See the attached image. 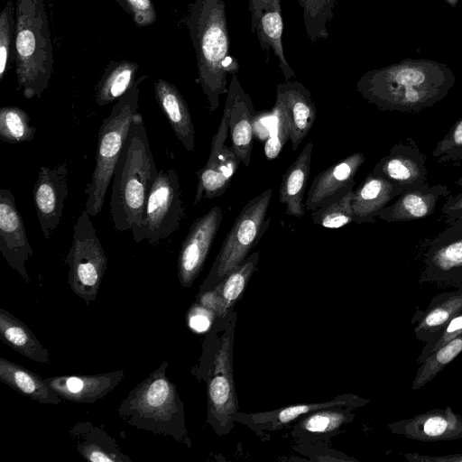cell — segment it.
<instances>
[{
    "label": "cell",
    "instance_id": "cell-2",
    "mask_svg": "<svg viewBox=\"0 0 462 462\" xmlns=\"http://www.w3.org/2000/svg\"><path fill=\"white\" fill-rule=\"evenodd\" d=\"M142 115L137 112L113 173L110 216L117 232L141 226L149 190L157 176Z\"/></svg>",
    "mask_w": 462,
    "mask_h": 462
},
{
    "label": "cell",
    "instance_id": "cell-25",
    "mask_svg": "<svg viewBox=\"0 0 462 462\" xmlns=\"http://www.w3.org/2000/svg\"><path fill=\"white\" fill-rule=\"evenodd\" d=\"M368 402L369 400L363 399L352 393H347L339 395L328 402L297 404L282 407L274 411L251 414H238L239 417L235 416V419L243 421L244 423H247L250 426H255L262 429L276 430L281 426H283L297 419L299 416L310 411H316L318 410L328 408H354L364 406Z\"/></svg>",
    "mask_w": 462,
    "mask_h": 462
},
{
    "label": "cell",
    "instance_id": "cell-37",
    "mask_svg": "<svg viewBox=\"0 0 462 462\" xmlns=\"http://www.w3.org/2000/svg\"><path fill=\"white\" fill-rule=\"evenodd\" d=\"M353 196L354 189H351L339 199L313 210L310 215L312 222L315 225L330 229H337L354 222Z\"/></svg>",
    "mask_w": 462,
    "mask_h": 462
},
{
    "label": "cell",
    "instance_id": "cell-18",
    "mask_svg": "<svg viewBox=\"0 0 462 462\" xmlns=\"http://www.w3.org/2000/svg\"><path fill=\"white\" fill-rule=\"evenodd\" d=\"M365 162L364 153L355 152L319 172L310 187L305 208L313 211L353 189L355 176Z\"/></svg>",
    "mask_w": 462,
    "mask_h": 462
},
{
    "label": "cell",
    "instance_id": "cell-30",
    "mask_svg": "<svg viewBox=\"0 0 462 462\" xmlns=\"http://www.w3.org/2000/svg\"><path fill=\"white\" fill-rule=\"evenodd\" d=\"M139 64L128 60L110 61L96 87L94 100L103 106L117 101L135 83Z\"/></svg>",
    "mask_w": 462,
    "mask_h": 462
},
{
    "label": "cell",
    "instance_id": "cell-44",
    "mask_svg": "<svg viewBox=\"0 0 462 462\" xmlns=\"http://www.w3.org/2000/svg\"><path fill=\"white\" fill-rule=\"evenodd\" d=\"M456 185L461 188L460 191L455 195L449 194L441 208L448 225L462 217V176L456 181Z\"/></svg>",
    "mask_w": 462,
    "mask_h": 462
},
{
    "label": "cell",
    "instance_id": "cell-16",
    "mask_svg": "<svg viewBox=\"0 0 462 462\" xmlns=\"http://www.w3.org/2000/svg\"><path fill=\"white\" fill-rule=\"evenodd\" d=\"M0 252L7 263L29 282L25 263L33 251L15 198L7 189H0Z\"/></svg>",
    "mask_w": 462,
    "mask_h": 462
},
{
    "label": "cell",
    "instance_id": "cell-46",
    "mask_svg": "<svg viewBox=\"0 0 462 462\" xmlns=\"http://www.w3.org/2000/svg\"><path fill=\"white\" fill-rule=\"evenodd\" d=\"M403 456L411 462H462V454L430 456L416 453H405Z\"/></svg>",
    "mask_w": 462,
    "mask_h": 462
},
{
    "label": "cell",
    "instance_id": "cell-28",
    "mask_svg": "<svg viewBox=\"0 0 462 462\" xmlns=\"http://www.w3.org/2000/svg\"><path fill=\"white\" fill-rule=\"evenodd\" d=\"M313 148V143H308L282 175L279 201L285 206L286 215L300 217L305 214L303 199L310 173Z\"/></svg>",
    "mask_w": 462,
    "mask_h": 462
},
{
    "label": "cell",
    "instance_id": "cell-32",
    "mask_svg": "<svg viewBox=\"0 0 462 462\" xmlns=\"http://www.w3.org/2000/svg\"><path fill=\"white\" fill-rule=\"evenodd\" d=\"M72 431L80 435L82 441H79L78 449L85 459L92 462L129 460L119 452L115 441L98 428L84 423L76 425Z\"/></svg>",
    "mask_w": 462,
    "mask_h": 462
},
{
    "label": "cell",
    "instance_id": "cell-7",
    "mask_svg": "<svg viewBox=\"0 0 462 462\" xmlns=\"http://www.w3.org/2000/svg\"><path fill=\"white\" fill-rule=\"evenodd\" d=\"M272 196L273 189H268L244 206L226 236L208 280L221 281L248 257L271 224L266 215Z\"/></svg>",
    "mask_w": 462,
    "mask_h": 462
},
{
    "label": "cell",
    "instance_id": "cell-42",
    "mask_svg": "<svg viewBox=\"0 0 462 462\" xmlns=\"http://www.w3.org/2000/svg\"><path fill=\"white\" fill-rule=\"evenodd\" d=\"M461 333L462 312L452 318L437 334H435L429 341L425 342V345L417 358V363L421 364L426 358Z\"/></svg>",
    "mask_w": 462,
    "mask_h": 462
},
{
    "label": "cell",
    "instance_id": "cell-12",
    "mask_svg": "<svg viewBox=\"0 0 462 462\" xmlns=\"http://www.w3.org/2000/svg\"><path fill=\"white\" fill-rule=\"evenodd\" d=\"M222 217L221 207L215 206L190 226L178 257V277L182 286L189 287L200 273Z\"/></svg>",
    "mask_w": 462,
    "mask_h": 462
},
{
    "label": "cell",
    "instance_id": "cell-29",
    "mask_svg": "<svg viewBox=\"0 0 462 462\" xmlns=\"http://www.w3.org/2000/svg\"><path fill=\"white\" fill-rule=\"evenodd\" d=\"M0 380L19 393L40 403L57 405L61 398L38 374L4 357L0 358Z\"/></svg>",
    "mask_w": 462,
    "mask_h": 462
},
{
    "label": "cell",
    "instance_id": "cell-10",
    "mask_svg": "<svg viewBox=\"0 0 462 462\" xmlns=\"http://www.w3.org/2000/svg\"><path fill=\"white\" fill-rule=\"evenodd\" d=\"M230 103L226 99L219 126L212 137L206 164L197 172L198 184L193 204L201 199L218 198L229 188L239 163V157L226 144L229 131Z\"/></svg>",
    "mask_w": 462,
    "mask_h": 462
},
{
    "label": "cell",
    "instance_id": "cell-40",
    "mask_svg": "<svg viewBox=\"0 0 462 462\" xmlns=\"http://www.w3.org/2000/svg\"><path fill=\"white\" fill-rule=\"evenodd\" d=\"M14 24L15 7L13 1L8 0L0 14V81L8 69Z\"/></svg>",
    "mask_w": 462,
    "mask_h": 462
},
{
    "label": "cell",
    "instance_id": "cell-23",
    "mask_svg": "<svg viewBox=\"0 0 462 462\" xmlns=\"http://www.w3.org/2000/svg\"><path fill=\"white\" fill-rule=\"evenodd\" d=\"M119 370L97 375L55 376L44 379L60 398L80 403H94L110 393L124 378Z\"/></svg>",
    "mask_w": 462,
    "mask_h": 462
},
{
    "label": "cell",
    "instance_id": "cell-3",
    "mask_svg": "<svg viewBox=\"0 0 462 462\" xmlns=\"http://www.w3.org/2000/svg\"><path fill=\"white\" fill-rule=\"evenodd\" d=\"M14 58L18 88L40 97L53 72V48L44 0H16Z\"/></svg>",
    "mask_w": 462,
    "mask_h": 462
},
{
    "label": "cell",
    "instance_id": "cell-31",
    "mask_svg": "<svg viewBox=\"0 0 462 462\" xmlns=\"http://www.w3.org/2000/svg\"><path fill=\"white\" fill-rule=\"evenodd\" d=\"M0 337L21 355L33 361L51 364L47 349L27 326L3 309H0Z\"/></svg>",
    "mask_w": 462,
    "mask_h": 462
},
{
    "label": "cell",
    "instance_id": "cell-14",
    "mask_svg": "<svg viewBox=\"0 0 462 462\" xmlns=\"http://www.w3.org/2000/svg\"><path fill=\"white\" fill-rule=\"evenodd\" d=\"M426 161L415 141L406 137L379 160L372 172L393 182L402 194L428 183Z\"/></svg>",
    "mask_w": 462,
    "mask_h": 462
},
{
    "label": "cell",
    "instance_id": "cell-34",
    "mask_svg": "<svg viewBox=\"0 0 462 462\" xmlns=\"http://www.w3.org/2000/svg\"><path fill=\"white\" fill-rule=\"evenodd\" d=\"M337 0H299L308 38L312 43L328 38V24L334 16Z\"/></svg>",
    "mask_w": 462,
    "mask_h": 462
},
{
    "label": "cell",
    "instance_id": "cell-47",
    "mask_svg": "<svg viewBox=\"0 0 462 462\" xmlns=\"http://www.w3.org/2000/svg\"><path fill=\"white\" fill-rule=\"evenodd\" d=\"M200 303L205 308L213 311L216 315L220 317L221 313V300L218 291L214 288L211 291H206L200 297Z\"/></svg>",
    "mask_w": 462,
    "mask_h": 462
},
{
    "label": "cell",
    "instance_id": "cell-11",
    "mask_svg": "<svg viewBox=\"0 0 462 462\" xmlns=\"http://www.w3.org/2000/svg\"><path fill=\"white\" fill-rule=\"evenodd\" d=\"M462 286V217L429 241L419 283Z\"/></svg>",
    "mask_w": 462,
    "mask_h": 462
},
{
    "label": "cell",
    "instance_id": "cell-41",
    "mask_svg": "<svg viewBox=\"0 0 462 462\" xmlns=\"http://www.w3.org/2000/svg\"><path fill=\"white\" fill-rule=\"evenodd\" d=\"M272 112L275 128L264 145V152L268 160L274 159L290 138L289 122L283 106L279 100H275Z\"/></svg>",
    "mask_w": 462,
    "mask_h": 462
},
{
    "label": "cell",
    "instance_id": "cell-43",
    "mask_svg": "<svg viewBox=\"0 0 462 462\" xmlns=\"http://www.w3.org/2000/svg\"><path fill=\"white\" fill-rule=\"evenodd\" d=\"M116 1L132 17L138 27H146L156 22L157 14L152 0Z\"/></svg>",
    "mask_w": 462,
    "mask_h": 462
},
{
    "label": "cell",
    "instance_id": "cell-4",
    "mask_svg": "<svg viewBox=\"0 0 462 462\" xmlns=\"http://www.w3.org/2000/svg\"><path fill=\"white\" fill-rule=\"evenodd\" d=\"M448 80L430 78L416 68L370 71L356 84L360 95L381 111L418 114L442 99Z\"/></svg>",
    "mask_w": 462,
    "mask_h": 462
},
{
    "label": "cell",
    "instance_id": "cell-35",
    "mask_svg": "<svg viewBox=\"0 0 462 462\" xmlns=\"http://www.w3.org/2000/svg\"><path fill=\"white\" fill-rule=\"evenodd\" d=\"M462 352V333L420 364L411 389L420 390L436 377Z\"/></svg>",
    "mask_w": 462,
    "mask_h": 462
},
{
    "label": "cell",
    "instance_id": "cell-15",
    "mask_svg": "<svg viewBox=\"0 0 462 462\" xmlns=\"http://www.w3.org/2000/svg\"><path fill=\"white\" fill-rule=\"evenodd\" d=\"M232 329L226 331L216 353L214 371L208 382V411L211 417L222 428L235 418L237 399L233 378Z\"/></svg>",
    "mask_w": 462,
    "mask_h": 462
},
{
    "label": "cell",
    "instance_id": "cell-27",
    "mask_svg": "<svg viewBox=\"0 0 462 462\" xmlns=\"http://www.w3.org/2000/svg\"><path fill=\"white\" fill-rule=\"evenodd\" d=\"M462 312V286L433 296L424 310H417L412 319L417 340L429 341L452 318Z\"/></svg>",
    "mask_w": 462,
    "mask_h": 462
},
{
    "label": "cell",
    "instance_id": "cell-33",
    "mask_svg": "<svg viewBox=\"0 0 462 462\" xmlns=\"http://www.w3.org/2000/svg\"><path fill=\"white\" fill-rule=\"evenodd\" d=\"M258 260L259 252L253 253L217 284L215 289L218 291L221 300L220 317L225 316L239 299L256 269Z\"/></svg>",
    "mask_w": 462,
    "mask_h": 462
},
{
    "label": "cell",
    "instance_id": "cell-24",
    "mask_svg": "<svg viewBox=\"0 0 462 462\" xmlns=\"http://www.w3.org/2000/svg\"><path fill=\"white\" fill-rule=\"evenodd\" d=\"M153 88L157 104L178 140L187 151H193L195 129L189 106L182 95L174 84L163 79H157Z\"/></svg>",
    "mask_w": 462,
    "mask_h": 462
},
{
    "label": "cell",
    "instance_id": "cell-5",
    "mask_svg": "<svg viewBox=\"0 0 462 462\" xmlns=\"http://www.w3.org/2000/svg\"><path fill=\"white\" fill-rule=\"evenodd\" d=\"M143 79H137L133 87L116 101L100 125L95 166L85 189V210L92 217L97 216L103 208L115 167L134 116L138 112L139 84Z\"/></svg>",
    "mask_w": 462,
    "mask_h": 462
},
{
    "label": "cell",
    "instance_id": "cell-20",
    "mask_svg": "<svg viewBox=\"0 0 462 462\" xmlns=\"http://www.w3.org/2000/svg\"><path fill=\"white\" fill-rule=\"evenodd\" d=\"M226 95L230 103V147L241 162L249 167L256 112L250 96L244 90L236 74L231 75Z\"/></svg>",
    "mask_w": 462,
    "mask_h": 462
},
{
    "label": "cell",
    "instance_id": "cell-1",
    "mask_svg": "<svg viewBox=\"0 0 462 462\" xmlns=\"http://www.w3.org/2000/svg\"><path fill=\"white\" fill-rule=\"evenodd\" d=\"M186 23L197 57V81L213 113L219 106L220 96L227 94V75L236 74L239 69L236 59L230 54L224 0H195Z\"/></svg>",
    "mask_w": 462,
    "mask_h": 462
},
{
    "label": "cell",
    "instance_id": "cell-26",
    "mask_svg": "<svg viewBox=\"0 0 462 462\" xmlns=\"http://www.w3.org/2000/svg\"><path fill=\"white\" fill-rule=\"evenodd\" d=\"M401 192L388 180L372 171L354 190L353 219L357 224L373 223L380 212Z\"/></svg>",
    "mask_w": 462,
    "mask_h": 462
},
{
    "label": "cell",
    "instance_id": "cell-13",
    "mask_svg": "<svg viewBox=\"0 0 462 462\" xmlns=\"http://www.w3.org/2000/svg\"><path fill=\"white\" fill-rule=\"evenodd\" d=\"M68 164L41 167L32 189L36 215L43 237L51 238L58 227L68 197Z\"/></svg>",
    "mask_w": 462,
    "mask_h": 462
},
{
    "label": "cell",
    "instance_id": "cell-9",
    "mask_svg": "<svg viewBox=\"0 0 462 462\" xmlns=\"http://www.w3.org/2000/svg\"><path fill=\"white\" fill-rule=\"evenodd\" d=\"M185 216L179 175L174 169L161 170L149 190L143 221L134 234L136 243L157 245L180 227Z\"/></svg>",
    "mask_w": 462,
    "mask_h": 462
},
{
    "label": "cell",
    "instance_id": "cell-21",
    "mask_svg": "<svg viewBox=\"0 0 462 462\" xmlns=\"http://www.w3.org/2000/svg\"><path fill=\"white\" fill-rule=\"evenodd\" d=\"M276 99L283 106L292 151H296L316 121V105L309 89L302 83L291 79L277 85Z\"/></svg>",
    "mask_w": 462,
    "mask_h": 462
},
{
    "label": "cell",
    "instance_id": "cell-17",
    "mask_svg": "<svg viewBox=\"0 0 462 462\" xmlns=\"http://www.w3.org/2000/svg\"><path fill=\"white\" fill-rule=\"evenodd\" d=\"M388 428L396 435L417 441L456 440L462 439V415L447 406L392 422Z\"/></svg>",
    "mask_w": 462,
    "mask_h": 462
},
{
    "label": "cell",
    "instance_id": "cell-6",
    "mask_svg": "<svg viewBox=\"0 0 462 462\" xmlns=\"http://www.w3.org/2000/svg\"><path fill=\"white\" fill-rule=\"evenodd\" d=\"M167 366L163 362L137 385L122 402L119 413L136 428L179 439L183 427L182 403L175 384L166 376Z\"/></svg>",
    "mask_w": 462,
    "mask_h": 462
},
{
    "label": "cell",
    "instance_id": "cell-36",
    "mask_svg": "<svg viewBox=\"0 0 462 462\" xmlns=\"http://www.w3.org/2000/svg\"><path fill=\"white\" fill-rule=\"evenodd\" d=\"M37 128L31 125L28 113L18 106H3L0 109V138L14 144L32 141Z\"/></svg>",
    "mask_w": 462,
    "mask_h": 462
},
{
    "label": "cell",
    "instance_id": "cell-38",
    "mask_svg": "<svg viewBox=\"0 0 462 462\" xmlns=\"http://www.w3.org/2000/svg\"><path fill=\"white\" fill-rule=\"evenodd\" d=\"M432 155L440 163L462 161V117L457 120L437 143Z\"/></svg>",
    "mask_w": 462,
    "mask_h": 462
},
{
    "label": "cell",
    "instance_id": "cell-19",
    "mask_svg": "<svg viewBox=\"0 0 462 462\" xmlns=\"http://www.w3.org/2000/svg\"><path fill=\"white\" fill-rule=\"evenodd\" d=\"M248 9L251 13V31L257 37L262 50L275 55L286 80L295 78L282 46L281 0H248Z\"/></svg>",
    "mask_w": 462,
    "mask_h": 462
},
{
    "label": "cell",
    "instance_id": "cell-45",
    "mask_svg": "<svg viewBox=\"0 0 462 462\" xmlns=\"http://www.w3.org/2000/svg\"><path fill=\"white\" fill-rule=\"evenodd\" d=\"M216 314L204 306H195L189 315V325L197 332H204L210 327Z\"/></svg>",
    "mask_w": 462,
    "mask_h": 462
},
{
    "label": "cell",
    "instance_id": "cell-39",
    "mask_svg": "<svg viewBox=\"0 0 462 462\" xmlns=\"http://www.w3.org/2000/svg\"><path fill=\"white\" fill-rule=\"evenodd\" d=\"M349 420L351 419L347 413L328 408L313 412L305 418L300 426L306 431L328 433L338 429Z\"/></svg>",
    "mask_w": 462,
    "mask_h": 462
},
{
    "label": "cell",
    "instance_id": "cell-8",
    "mask_svg": "<svg viewBox=\"0 0 462 462\" xmlns=\"http://www.w3.org/2000/svg\"><path fill=\"white\" fill-rule=\"evenodd\" d=\"M89 216L83 210L78 217L65 259L69 286L87 303L95 300L107 267V257Z\"/></svg>",
    "mask_w": 462,
    "mask_h": 462
},
{
    "label": "cell",
    "instance_id": "cell-22",
    "mask_svg": "<svg viewBox=\"0 0 462 462\" xmlns=\"http://www.w3.org/2000/svg\"><path fill=\"white\" fill-rule=\"evenodd\" d=\"M450 194L447 185L423 184L406 190L397 196L378 215V218L386 222H405L423 219L435 211L438 201Z\"/></svg>",
    "mask_w": 462,
    "mask_h": 462
}]
</instances>
